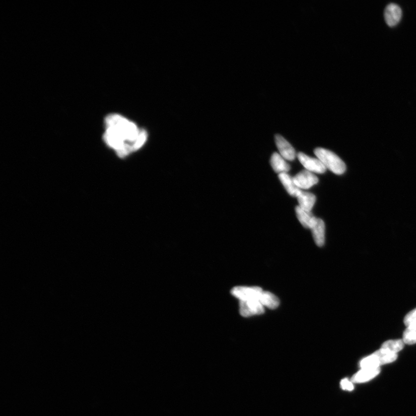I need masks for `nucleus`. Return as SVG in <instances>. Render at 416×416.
Returning <instances> with one entry per match:
<instances>
[{
    "mask_svg": "<svg viewBox=\"0 0 416 416\" xmlns=\"http://www.w3.org/2000/svg\"><path fill=\"white\" fill-rule=\"evenodd\" d=\"M311 229L316 244L323 246L325 242V224L323 220L316 218Z\"/></svg>",
    "mask_w": 416,
    "mask_h": 416,
    "instance_id": "9d476101",
    "label": "nucleus"
},
{
    "mask_svg": "<svg viewBox=\"0 0 416 416\" xmlns=\"http://www.w3.org/2000/svg\"><path fill=\"white\" fill-rule=\"evenodd\" d=\"M295 211L298 219L303 226L311 229L316 218L311 211H305L299 206L295 208Z\"/></svg>",
    "mask_w": 416,
    "mask_h": 416,
    "instance_id": "4468645a",
    "label": "nucleus"
},
{
    "mask_svg": "<svg viewBox=\"0 0 416 416\" xmlns=\"http://www.w3.org/2000/svg\"><path fill=\"white\" fill-rule=\"evenodd\" d=\"M299 207L306 211H311L316 202V196L312 193L299 190L297 196Z\"/></svg>",
    "mask_w": 416,
    "mask_h": 416,
    "instance_id": "9b49d317",
    "label": "nucleus"
},
{
    "mask_svg": "<svg viewBox=\"0 0 416 416\" xmlns=\"http://www.w3.org/2000/svg\"><path fill=\"white\" fill-rule=\"evenodd\" d=\"M295 185L302 189H308L317 184L319 179L317 176L308 170L302 171L293 178Z\"/></svg>",
    "mask_w": 416,
    "mask_h": 416,
    "instance_id": "0eeeda50",
    "label": "nucleus"
},
{
    "mask_svg": "<svg viewBox=\"0 0 416 416\" xmlns=\"http://www.w3.org/2000/svg\"><path fill=\"white\" fill-rule=\"evenodd\" d=\"M271 164L274 170L277 173H286L290 171V166L281 157L279 154L274 153L271 158Z\"/></svg>",
    "mask_w": 416,
    "mask_h": 416,
    "instance_id": "ddd939ff",
    "label": "nucleus"
},
{
    "mask_svg": "<svg viewBox=\"0 0 416 416\" xmlns=\"http://www.w3.org/2000/svg\"><path fill=\"white\" fill-rule=\"evenodd\" d=\"M264 312V306L259 300L239 301V312L243 317L260 315Z\"/></svg>",
    "mask_w": 416,
    "mask_h": 416,
    "instance_id": "39448f33",
    "label": "nucleus"
},
{
    "mask_svg": "<svg viewBox=\"0 0 416 416\" xmlns=\"http://www.w3.org/2000/svg\"><path fill=\"white\" fill-rule=\"evenodd\" d=\"M298 158L301 163L310 172L323 174L326 171V167L319 159L309 157L303 153L298 154Z\"/></svg>",
    "mask_w": 416,
    "mask_h": 416,
    "instance_id": "423d86ee",
    "label": "nucleus"
},
{
    "mask_svg": "<svg viewBox=\"0 0 416 416\" xmlns=\"http://www.w3.org/2000/svg\"><path fill=\"white\" fill-rule=\"evenodd\" d=\"M403 341L408 345L416 344V323L407 327L403 334Z\"/></svg>",
    "mask_w": 416,
    "mask_h": 416,
    "instance_id": "f3484780",
    "label": "nucleus"
},
{
    "mask_svg": "<svg viewBox=\"0 0 416 416\" xmlns=\"http://www.w3.org/2000/svg\"><path fill=\"white\" fill-rule=\"evenodd\" d=\"M404 343L403 340H390L385 342L383 343L382 348L387 349V350L394 352V353L397 354L404 347Z\"/></svg>",
    "mask_w": 416,
    "mask_h": 416,
    "instance_id": "a211bd4d",
    "label": "nucleus"
},
{
    "mask_svg": "<svg viewBox=\"0 0 416 416\" xmlns=\"http://www.w3.org/2000/svg\"><path fill=\"white\" fill-rule=\"evenodd\" d=\"M404 322L407 327L416 323V308L407 314L405 317Z\"/></svg>",
    "mask_w": 416,
    "mask_h": 416,
    "instance_id": "6ab92c4d",
    "label": "nucleus"
},
{
    "mask_svg": "<svg viewBox=\"0 0 416 416\" xmlns=\"http://www.w3.org/2000/svg\"><path fill=\"white\" fill-rule=\"evenodd\" d=\"M397 358V354L381 347L375 353L363 359L359 365L362 369L379 368L380 365L394 361Z\"/></svg>",
    "mask_w": 416,
    "mask_h": 416,
    "instance_id": "7ed1b4c3",
    "label": "nucleus"
},
{
    "mask_svg": "<svg viewBox=\"0 0 416 416\" xmlns=\"http://www.w3.org/2000/svg\"><path fill=\"white\" fill-rule=\"evenodd\" d=\"M341 386L343 388V389L345 390L352 391L354 389V386L352 385V383L347 379L342 380Z\"/></svg>",
    "mask_w": 416,
    "mask_h": 416,
    "instance_id": "aec40b11",
    "label": "nucleus"
},
{
    "mask_svg": "<svg viewBox=\"0 0 416 416\" xmlns=\"http://www.w3.org/2000/svg\"><path fill=\"white\" fill-rule=\"evenodd\" d=\"M316 156L326 168L337 175H342L346 171V165L337 154L329 150L318 147L314 151Z\"/></svg>",
    "mask_w": 416,
    "mask_h": 416,
    "instance_id": "f03ea898",
    "label": "nucleus"
},
{
    "mask_svg": "<svg viewBox=\"0 0 416 416\" xmlns=\"http://www.w3.org/2000/svg\"><path fill=\"white\" fill-rule=\"evenodd\" d=\"M103 136L107 146L119 157H125L142 147L147 139L146 130L140 129L135 122L121 115L111 114L104 120Z\"/></svg>",
    "mask_w": 416,
    "mask_h": 416,
    "instance_id": "f257e3e1",
    "label": "nucleus"
},
{
    "mask_svg": "<svg viewBox=\"0 0 416 416\" xmlns=\"http://www.w3.org/2000/svg\"><path fill=\"white\" fill-rule=\"evenodd\" d=\"M263 290L260 287L237 286L232 289L231 294L239 301L259 300Z\"/></svg>",
    "mask_w": 416,
    "mask_h": 416,
    "instance_id": "20e7f679",
    "label": "nucleus"
},
{
    "mask_svg": "<svg viewBox=\"0 0 416 416\" xmlns=\"http://www.w3.org/2000/svg\"><path fill=\"white\" fill-rule=\"evenodd\" d=\"M379 368L362 369L356 373L351 379L354 383H364L375 378L380 373Z\"/></svg>",
    "mask_w": 416,
    "mask_h": 416,
    "instance_id": "f8f14e48",
    "label": "nucleus"
},
{
    "mask_svg": "<svg viewBox=\"0 0 416 416\" xmlns=\"http://www.w3.org/2000/svg\"><path fill=\"white\" fill-rule=\"evenodd\" d=\"M276 142L281 156L285 159L292 161L295 159V151L290 143L280 135L276 136Z\"/></svg>",
    "mask_w": 416,
    "mask_h": 416,
    "instance_id": "1a4fd4ad",
    "label": "nucleus"
},
{
    "mask_svg": "<svg viewBox=\"0 0 416 416\" xmlns=\"http://www.w3.org/2000/svg\"><path fill=\"white\" fill-rule=\"evenodd\" d=\"M278 178H279L280 182L289 195L291 196L297 197V194L300 190L295 185L293 178H291L287 173H280L278 175Z\"/></svg>",
    "mask_w": 416,
    "mask_h": 416,
    "instance_id": "2eb2a0df",
    "label": "nucleus"
},
{
    "mask_svg": "<svg viewBox=\"0 0 416 416\" xmlns=\"http://www.w3.org/2000/svg\"><path fill=\"white\" fill-rule=\"evenodd\" d=\"M384 15L388 25L392 27L397 25L400 22L403 15V12L399 5L395 3H390L386 7Z\"/></svg>",
    "mask_w": 416,
    "mask_h": 416,
    "instance_id": "6e6552de",
    "label": "nucleus"
},
{
    "mask_svg": "<svg viewBox=\"0 0 416 416\" xmlns=\"http://www.w3.org/2000/svg\"><path fill=\"white\" fill-rule=\"evenodd\" d=\"M260 302L262 303L264 307L271 309L277 308L280 304L279 299L276 295L269 291H263L262 296H261Z\"/></svg>",
    "mask_w": 416,
    "mask_h": 416,
    "instance_id": "dca6fc26",
    "label": "nucleus"
}]
</instances>
